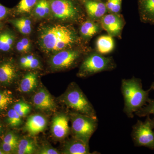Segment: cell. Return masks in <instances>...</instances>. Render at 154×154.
Segmentation results:
<instances>
[{
    "instance_id": "obj_1",
    "label": "cell",
    "mask_w": 154,
    "mask_h": 154,
    "mask_svg": "<svg viewBox=\"0 0 154 154\" xmlns=\"http://www.w3.org/2000/svg\"><path fill=\"white\" fill-rule=\"evenodd\" d=\"M75 30L61 24L48 25L39 33L38 42L42 49L47 53L71 48L78 42Z\"/></svg>"
},
{
    "instance_id": "obj_2",
    "label": "cell",
    "mask_w": 154,
    "mask_h": 154,
    "mask_svg": "<svg viewBox=\"0 0 154 154\" xmlns=\"http://www.w3.org/2000/svg\"><path fill=\"white\" fill-rule=\"evenodd\" d=\"M121 91L124 101L123 112L130 118H133L134 113L146 105L150 99L149 89L144 90L141 80L134 77L122 80Z\"/></svg>"
},
{
    "instance_id": "obj_3",
    "label": "cell",
    "mask_w": 154,
    "mask_h": 154,
    "mask_svg": "<svg viewBox=\"0 0 154 154\" xmlns=\"http://www.w3.org/2000/svg\"><path fill=\"white\" fill-rule=\"evenodd\" d=\"M61 101L72 111L97 118L94 106L76 83H72L69 85L62 96Z\"/></svg>"
},
{
    "instance_id": "obj_4",
    "label": "cell",
    "mask_w": 154,
    "mask_h": 154,
    "mask_svg": "<svg viewBox=\"0 0 154 154\" xmlns=\"http://www.w3.org/2000/svg\"><path fill=\"white\" fill-rule=\"evenodd\" d=\"M69 115L72 137L89 143L90 139L98 127V119L73 111L70 112Z\"/></svg>"
},
{
    "instance_id": "obj_5",
    "label": "cell",
    "mask_w": 154,
    "mask_h": 154,
    "mask_svg": "<svg viewBox=\"0 0 154 154\" xmlns=\"http://www.w3.org/2000/svg\"><path fill=\"white\" fill-rule=\"evenodd\" d=\"M116 64L112 57H106L98 52L93 53L84 60L80 66L78 75L87 77L102 72L114 69Z\"/></svg>"
},
{
    "instance_id": "obj_6",
    "label": "cell",
    "mask_w": 154,
    "mask_h": 154,
    "mask_svg": "<svg viewBox=\"0 0 154 154\" xmlns=\"http://www.w3.org/2000/svg\"><path fill=\"white\" fill-rule=\"evenodd\" d=\"M51 11L58 20L76 21L82 14L79 0H49Z\"/></svg>"
},
{
    "instance_id": "obj_7",
    "label": "cell",
    "mask_w": 154,
    "mask_h": 154,
    "mask_svg": "<svg viewBox=\"0 0 154 154\" xmlns=\"http://www.w3.org/2000/svg\"><path fill=\"white\" fill-rule=\"evenodd\" d=\"M154 118L147 115L144 121L138 120L132 126L131 137L135 146L154 150Z\"/></svg>"
},
{
    "instance_id": "obj_8",
    "label": "cell",
    "mask_w": 154,
    "mask_h": 154,
    "mask_svg": "<svg viewBox=\"0 0 154 154\" xmlns=\"http://www.w3.org/2000/svg\"><path fill=\"white\" fill-rule=\"evenodd\" d=\"M71 49L63 50L54 53L49 60L51 68L54 69L64 70L76 65L82 57V51Z\"/></svg>"
},
{
    "instance_id": "obj_9",
    "label": "cell",
    "mask_w": 154,
    "mask_h": 154,
    "mask_svg": "<svg viewBox=\"0 0 154 154\" xmlns=\"http://www.w3.org/2000/svg\"><path fill=\"white\" fill-rule=\"evenodd\" d=\"M101 27L112 37H119L124 25L122 17L119 14H105L100 19Z\"/></svg>"
},
{
    "instance_id": "obj_10",
    "label": "cell",
    "mask_w": 154,
    "mask_h": 154,
    "mask_svg": "<svg viewBox=\"0 0 154 154\" xmlns=\"http://www.w3.org/2000/svg\"><path fill=\"white\" fill-rule=\"evenodd\" d=\"M70 117L69 113H58L53 119L51 124V133L55 138L63 140L68 136L71 132L69 125Z\"/></svg>"
},
{
    "instance_id": "obj_11",
    "label": "cell",
    "mask_w": 154,
    "mask_h": 154,
    "mask_svg": "<svg viewBox=\"0 0 154 154\" xmlns=\"http://www.w3.org/2000/svg\"><path fill=\"white\" fill-rule=\"evenodd\" d=\"M34 107L38 110L46 111L55 110L56 103L49 92L44 88H40L34 94L32 99Z\"/></svg>"
},
{
    "instance_id": "obj_12",
    "label": "cell",
    "mask_w": 154,
    "mask_h": 154,
    "mask_svg": "<svg viewBox=\"0 0 154 154\" xmlns=\"http://www.w3.org/2000/svg\"><path fill=\"white\" fill-rule=\"evenodd\" d=\"M92 21L100 20L107 12L105 2L99 0H79Z\"/></svg>"
},
{
    "instance_id": "obj_13",
    "label": "cell",
    "mask_w": 154,
    "mask_h": 154,
    "mask_svg": "<svg viewBox=\"0 0 154 154\" xmlns=\"http://www.w3.org/2000/svg\"><path fill=\"white\" fill-rule=\"evenodd\" d=\"M61 153L64 154H89V143L73 137L67 140L64 144Z\"/></svg>"
},
{
    "instance_id": "obj_14",
    "label": "cell",
    "mask_w": 154,
    "mask_h": 154,
    "mask_svg": "<svg viewBox=\"0 0 154 154\" xmlns=\"http://www.w3.org/2000/svg\"><path fill=\"white\" fill-rule=\"evenodd\" d=\"M47 121L43 116L35 114L28 117L25 129L30 135H35L43 131L47 125Z\"/></svg>"
},
{
    "instance_id": "obj_15",
    "label": "cell",
    "mask_w": 154,
    "mask_h": 154,
    "mask_svg": "<svg viewBox=\"0 0 154 154\" xmlns=\"http://www.w3.org/2000/svg\"><path fill=\"white\" fill-rule=\"evenodd\" d=\"M138 6L141 21L154 25V0H138Z\"/></svg>"
},
{
    "instance_id": "obj_16",
    "label": "cell",
    "mask_w": 154,
    "mask_h": 154,
    "mask_svg": "<svg viewBox=\"0 0 154 154\" xmlns=\"http://www.w3.org/2000/svg\"><path fill=\"white\" fill-rule=\"evenodd\" d=\"M16 66L12 62L5 61L0 64V84L10 85L17 78Z\"/></svg>"
},
{
    "instance_id": "obj_17",
    "label": "cell",
    "mask_w": 154,
    "mask_h": 154,
    "mask_svg": "<svg viewBox=\"0 0 154 154\" xmlns=\"http://www.w3.org/2000/svg\"><path fill=\"white\" fill-rule=\"evenodd\" d=\"M38 77L35 73L30 72L24 76L19 86L20 92L28 93L35 90L38 85Z\"/></svg>"
},
{
    "instance_id": "obj_18",
    "label": "cell",
    "mask_w": 154,
    "mask_h": 154,
    "mask_svg": "<svg viewBox=\"0 0 154 154\" xmlns=\"http://www.w3.org/2000/svg\"><path fill=\"white\" fill-rule=\"evenodd\" d=\"M97 51L104 55L110 53L114 48V42L113 37L110 35H103L97 39L96 43Z\"/></svg>"
},
{
    "instance_id": "obj_19",
    "label": "cell",
    "mask_w": 154,
    "mask_h": 154,
    "mask_svg": "<svg viewBox=\"0 0 154 154\" xmlns=\"http://www.w3.org/2000/svg\"><path fill=\"white\" fill-rule=\"evenodd\" d=\"M37 147L34 140L30 137H24L19 140L16 153L31 154L36 153Z\"/></svg>"
},
{
    "instance_id": "obj_20",
    "label": "cell",
    "mask_w": 154,
    "mask_h": 154,
    "mask_svg": "<svg viewBox=\"0 0 154 154\" xmlns=\"http://www.w3.org/2000/svg\"><path fill=\"white\" fill-rule=\"evenodd\" d=\"M102 27L93 21L84 22L80 27L81 36L85 39H90L100 31Z\"/></svg>"
},
{
    "instance_id": "obj_21",
    "label": "cell",
    "mask_w": 154,
    "mask_h": 154,
    "mask_svg": "<svg viewBox=\"0 0 154 154\" xmlns=\"http://www.w3.org/2000/svg\"><path fill=\"white\" fill-rule=\"evenodd\" d=\"M15 42L14 33L9 30L0 33V51L8 52L11 51Z\"/></svg>"
},
{
    "instance_id": "obj_22",
    "label": "cell",
    "mask_w": 154,
    "mask_h": 154,
    "mask_svg": "<svg viewBox=\"0 0 154 154\" xmlns=\"http://www.w3.org/2000/svg\"><path fill=\"white\" fill-rule=\"evenodd\" d=\"M10 22L22 34L28 35L30 34L32 31L31 21L27 18L13 19Z\"/></svg>"
},
{
    "instance_id": "obj_23",
    "label": "cell",
    "mask_w": 154,
    "mask_h": 154,
    "mask_svg": "<svg viewBox=\"0 0 154 154\" xmlns=\"http://www.w3.org/2000/svg\"><path fill=\"white\" fill-rule=\"evenodd\" d=\"M33 11L34 14L38 18L47 17L51 13L49 0H38Z\"/></svg>"
},
{
    "instance_id": "obj_24",
    "label": "cell",
    "mask_w": 154,
    "mask_h": 154,
    "mask_svg": "<svg viewBox=\"0 0 154 154\" xmlns=\"http://www.w3.org/2000/svg\"><path fill=\"white\" fill-rule=\"evenodd\" d=\"M38 0H20L17 6V12L19 14H27L33 11Z\"/></svg>"
},
{
    "instance_id": "obj_25",
    "label": "cell",
    "mask_w": 154,
    "mask_h": 154,
    "mask_svg": "<svg viewBox=\"0 0 154 154\" xmlns=\"http://www.w3.org/2000/svg\"><path fill=\"white\" fill-rule=\"evenodd\" d=\"M14 101L12 93L8 90H0V112L6 110Z\"/></svg>"
},
{
    "instance_id": "obj_26",
    "label": "cell",
    "mask_w": 154,
    "mask_h": 154,
    "mask_svg": "<svg viewBox=\"0 0 154 154\" xmlns=\"http://www.w3.org/2000/svg\"><path fill=\"white\" fill-rule=\"evenodd\" d=\"M22 118L13 108L8 111L7 122L11 127H15L21 125L22 123Z\"/></svg>"
},
{
    "instance_id": "obj_27",
    "label": "cell",
    "mask_w": 154,
    "mask_h": 154,
    "mask_svg": "<svg viewBox=\"0 0 154 154\" xmlns=\"http://www.w3.org/2000/svg\"><path fill=\"white\" fill-rule=\"evenodd\" d=\"M13 108L22 117L29 114L31 110L30 105L22 101L15 103L13 106Z\"/></svg>"
},
{
    "instance_id": "obj_28",
    "label": "cell",
    "mask_w": 154,
    "mask_h": 154,
    "mask_svg": "<svg viewBox=\"0 0 154 154\" xmlns=\"http://www.w3.org/2000/svg\"><path fill=\"white\" fill-rule=\"evenodd\" d=\"M139 117H144L147 115H154V99H149L146 105L135 113Z\"/></svg>"
},
{
    "instance_id": "obj_29",
    "label": "cell",
    "mask_w": 154,
    "mask_h": 154,
    "mask_svg": "<svg viewBox=\"0 0 154 154\" xmlns=\"http://www.w3.org/2000/svg\"><path fill=\"white\" fill-rule=\"evenodd\" d=\"M105 3L110 13L119 14L121 11L122 0H106Z\"/></svg>"
},
{
    "instance_id": "obj_30",
    "label": "cell",
    "mask_w": 154,
    "mask_h": 154,
    "mask_svg": "<svg viewBox=\"0 0 154 154\" xmlns=\"http://www.w3.org/2000/svg\"><path fill=\"white\" fill-rule=\"evenodd\" d=\"M30 40L27 38H23L19 40L16 45V49L18 52L27 53L31 48Z\"/></svg>"
},
{
    "instance_id": "obj_31",
    "label": "cell",
    "mask_w": 154,
    "mask_h": 154,
    "mask_svg": "<svg viewBox=\"0 0 154 154\" xmlns=\"http://www.w3.org/2000/svg\"><path fill=\"white\" fill-rule=\"evenodd\" d=\"M36 153L39 154H59L60 153L51 146L45 144L37 149Z\"/></svg>"
},
{
    "instance_id": "obj_32",
    "label": "cell",
    "mask_w": 154,
    "mask_h": 154,
    "mask_svg": "<svg viewBox=\"0 0 154 154\" xmlns=\"http://www.w3.org/2000/svg\"><path fill=\"white\" fill-rule=\"evenodd\" d=\"M18 145L2 142L0 145V148L5 154H12L16 152Z\"/></svg>"
},
{
    "instance_id": "obj_33",
    "label": "cell",
    "mask_w": 154,
    "mask_h": 154,
    "mask_svg": "<svg viewBox=\"0 0 154 154\" xmlns=\"http://www.w3.org/2000/svg\"><path fill=\"white\" fill-rule=\"evenodd\" d=\"M3 142L18 145L19 140L14 133L9 132L6 134L3 138Z\"/></svg>"
},
{
    "instance_id": "obj_34",
    "label": "cell",
    "mask_w": 154,
    "mask_h": 154,
    "mask_svg": "<svg viewBox=\"0 0 154 154\" xmlns=\"http://www.w3.org/2000/svg\"><path fill=\"white\" fill-rule=\"evenodd\" d=\"M40 62L39 60L35 57L23 67V68L34 69H38V68L40 67Z\"/></svg>"
},
{
    "instance_id": "obj_35",
    "label": "cell",
    "mask_w": 154,
    "mask_h": 154,
    "mask_svg": "<svg viewBox=\"0 0 154 154\" xmlns=\"http://www.w3.org/2000/svg\"><path fill=\"white\" fill-rule=\"evenodd\" d=\"M9 9L0 4V21L5 19L8 16Z\"/></svg>"
},
{
    "instance_id": "obj_36",
    "label": "cell",
    "mask_w": 154,
    "mask_h": 154,
    "mask_svg": "<svg viewBox=\"0 0 154 154\" xmlns=\"http://www.w3.org/2000/svg\"><path fill=\"white\" fill-rule=\"evenodd\" d=\"M150 91H154V82H153L152 83L149 89Z\"/></svg>"
},
{
    "instance_id": "obj_37",
    "label": "cell",
    "mask_w": 154,
    "mask_h": 154,
    "mask_svg": "<svg viewBox=\"0 0 154 154\" xmlns=\"http://www.w3.org/2000/svg\"><path fill=\"white\" fill-rule=\"evenodd\" d=\"M2 124H1V122H0V135L1 134H2Z\"/></svg>"
},
{
    "instance_id": "obj_38",
    "label": "cell",
    "mask_w": 154,
    "mask_h": 154,
    "mask_svg": "<svg viewBox=\"0 0 154 154\" xmlns=\"http://www.w3.org/2000/svg\"><path fill=\"white\" fill-rule=\"evenodd\" d=\"M3 25L2 23L0 22V31H1V30L3 28Z\"/></svg>"
},
{
    "instance_id": "obj_39",
    "label": "cell",
    "mask_w": 154,
    "mask_h": 154,
    "mask_svg": "<svg viewBox=\"0 0 154 154\" xmlns=\"http://www.w3.org/2000/svg\"><path fill=\"white\" fill-rule=\"evenodd\" d=\"M99 1H102V2H105V1H106V0H99Z\"/></svg>"
}]
</instances>
